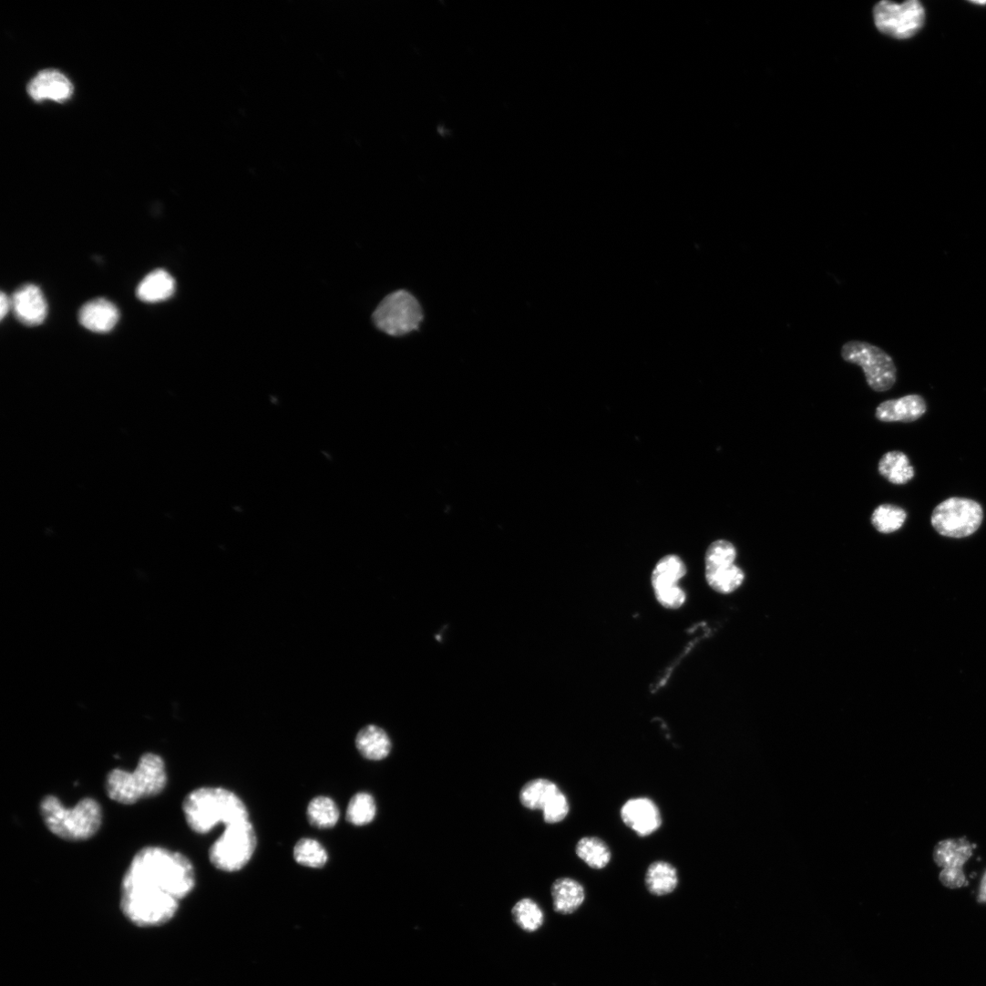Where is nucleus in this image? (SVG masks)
Here are the masks:
<instances>
[{
  "instance_id": "obj_27",
  "label": "nucleus",
  "mask_w": 986,
  "mask_h": 986,
  "mask_svg": "<svg viewBox=\"0 0 986 986\" xmlns=\"http://www.w3.org/2000/svg\"><path fill=\"white\" fill-rule=\"evenodd\" d=\"M906 519L904 509L893 505H881L874 510L870 521L878 533L888 535L899 531Z\"/></svg>"
},
{
  "instance_id": "obj_28",
  "label": "nucleus",
  "mask_w": 986,
  "mask_h": 986,
  "mask_svg": "<svg viewBox=\"0 0 986 986\" xmlns=\"http://www.w3.org/2000/svg\"><path fill=\"white\" fill-rule=\"evenodd\" d=\"M293 858L303 867L321 868L328 861V853L319 841L302 838L294 846Z\"/></svg>"
},
{
  "instance_id": "obj_12",
  "label": "nucleus",
  "mask_w": 986,
  "mask_h": 986,
  "mask_svg": "<svg viewBox=\"0 0 986 986\" xmlns=\"http://www.w3.org/2000/svg\"><path fill=\"white\" fill-rule=\"evenodd\" d=\"M12 307L16 318L27 326L42 324L48 314V304L42 290L35 284L19 288L13 296Z\"/></svg>"
},
{
  "instance_id": "obj_7",
  "label": "nucleus",
  "mask_w": 986,
  "mask_h": 986,
  "mask_svg": "<svg viewBox=\"0 0 986 986\" xmlns=\"http://www.w3.org/2000/svg\"><path fill=\"white\" fill-rule=\"evenodd\" d=\"M422 320L419 303L403 290L388 294L373 314L375 326L391 336H403L418 329Z\"/></svg>"
},
{
  "instance_id": "obj_3",
  "label": "nucleus",
  "mask_w": 986,
  "mask_h": 986,
  "mask_svg": "<svg viewBox=\"0 0 986 986\" xmlns=\"http://www.w3.org/2000/svg\"><path fill=\"white\" fill-rule=\"evenodd\" d=\"M168 775L163 758L148 753L141 756L133 772L112 770L106 780V791L110 799L123 805H134L153 797L166 788Z\"/></svg>"
},
{
  "instance_id": "obj_20",
  "label": "nucleus",
  "mask_w": 986,
  "mask_h": 986,
  "mask_svg": "<svg viewBox=\"0 0 986 986\" xmlns=\"http://www.w3.org/2000/svg\"><path fill=\"white\" fill-rule=\"evenodd\" d=\"M878 473L892 484L903 485L914 478V467L907 455L894 450L884 454L878 465Z\"/></svg>"
},
{
  "instance_id": "obj_29",
  "label": "nucleus",
  "mask_w": 986,
  "mask_h": 986,
  "mask_svg": "<svg viewBox=\"0 0 986 986\" xmlns=\"http://www.w3.org/2000/svg\"><path fill=\"white\" fill-rule=\"evenodd\" d=\"M376 805L374 797L365 792L355 794L346 808V820L354 826H365L375 817Z\"/></svg>"
},
{
  "instance_id": "obj_24",
  "label": "nucleus",
  "mask_w": 986,
  "mask_h": 986,
  "mask_svg": "<svg viewBox=\"0 0 986 986\" xmlns=\"http://www.w3.org/2000/svg\"><path fill=\"white\" fill-rule=\"evenodd\" d=\"M307 819L317 828L334 827L340 818V810L335 802L328 796L314 797L307 807Z\"/></svg>"
},
{
  "instance_id": "obj_14",
  "label": "nucleus",
  "mask_w": 986,
  "mask_h": 986,
  "mask_svg": "<svg viewBox=\"0 0 986 986\" xmlns=\"http://www.w3.org/2000/svg\"><path fill=\"white\" fill-rule=\"evenodd\" d=\"M926 410L927 405L922 396L908 395L880 403L875 415L882 422L910 423L920 418Z\"/></svg>"
},
{
  "instance_id": "obj_22",
  "label": "nucleus",
  "mask_w": 986,
  "mask_h": 986,
  "mask_svg": "<svg viewBox=\"0 0 986 986\" xmlns=\"http://www.w3.org/2000/svg\"><path fill=\"white\" fill-rule=\"evenodd\" d=\"M737 550L729 541L717 540L705 554V577L726 572L735 566Z\"/></svg>"
},
{
  "instance_id": "obj_33",
  "label": "nucleus",
  "mask_w": 986,
  "mask_h": 986,
  "mask_svg": "<svg viewBox=\"0 0 986 986\" xmlns=\"http://www.w3.org/2000/svg\"><path fill=\"white\" fill-rule=\"evenodd\" d=\"M979 901L986 903V872L984 873L980 886Z\"/></svg>"
},
{
  "instance_id": "obj_18",
  "label": "nucleus",
  "mask_w": 986,
  "mask_h": 986,
  "mask_svg": "<svg viewBox=\"0 0 986 986\" xmlns=\"http://www.w3.org/2000/svg\"><path fill=\"white\" fill-rule=\"evenodd\" d=\"M175 291L174 278L167 271L159 269L144 278L138 287L137 295L142 302L156 303L169 299Z\"/></svg>"
},
{
  "instance_id": "obj_31",
  "label": "nucleus",
  "mask_w": 986,
  "mask_h": 986,
  "mask_svg": "<svg viewBox=\"0 0 986 986\" xmlns=\"http://www.w3.org/2000/svg\"><path fill=\"white\" fill-rule=\"evenodd\" d=\"M940 880L945 887L950 888H959L968 884L961 868H942L940 873Z\"/></svg>"
},
{
  "instance_id": "obj_2",
  "label": "nucleus",
  "mask_w": 986,
  "mask_h": 986,
  "mask_svg": "<svg viewBox=\"0 0 986 986\" xmlns=\"http://www.w3.org/2000/svg\"><path fill=\"white\" fill-rule=\"evenodd\" d=\"M186 821L192 831L208 834L218 825L224 827L250 819L245 803L223 787L204 786L190 792L183 801Z\"/></svg>"
},
{
  "instance_id": "obj_5",
  "label": "nucleus",
  "mask_w": 986,
  "mask_h": 986,
  "mask_svg": "<svg viewBox=\"0 0 986 986\" xmlns=\"http://www.w3.org/2000/svg\"><path fill=\"white\" fill-rule=\"evenodd\" d=\"M257 847V835L250 819L225 827L222 835L212 844L209 857L211 864L225 872L242 869Z\"/></svg>"
},
{
  "instance_id": "obj_19",
  "label": "nucleus",
  "mask_w": 986,
  "mask_h": 986,
  "mask_svg": "<svg viewBox=\"0 0 986 986\" xmlns=\"http://www.w3.org/2000/svg\"><path fill=\"white\" fill-rule=\"evenodd\" d=\"M975 847L964 837L942 840L935 847L933 858L936 864L942 868H962Z\"/></svg>"
},
{
  "instance_id": "obj_15",
  "label": "nucleus",
  "mask_w": 986,
  "mask_h": 986,
  "mask_svg": "<svg viewBox=\"0 0 986 986\" xmlns=\"http://www.w3.org/2000/svg\"><path fill=\"white\" fill-rule=\"evenodd\" d=\"M118 308L106 299H96L86 303L79 313V321L87 329L105 334L112 331L119 321Z\"/></svg>"
},
{
  "instance_id": "obj_17",
  "label": "nucleus",
  "mask_w": 986,
  "mask_h": 986,
  "mask_svg": "<svg viewBox=\"0 0 986 986\" xmlns=\"http://www.w3.org/2000/svg\"><path fill=\"white\" fill-rule=\"evenodd\" d=\"M355 746L365 758L379 761L388 756L392 744L385 730L370 724L359 731L355 738Z\"/></svg>"
},
{
  "instance_id": "obj_11",
  "label": "nucleus",
  "mask_w": 986,
  "mask_h": 986,
  "mask_svg": "<svg viewBox=\"0 0 986 986\" xmlns=\"http://www.w3.org/2000/svg\"><path fill=\"white\" fill-rule=\"evenodd\" d=\"M621 818L626 826L640 837H648L662 826L659 807L650 798L638 797L627 801L621 808Z\"/></svg>"
},
{
  "instance_id": "obj_1",
  "label": "nucleus",
  "mask_w": 986,
  "mask_h": 986,
  "mask_svg": "<svg viewBox=\"0 0 986 986\" xmlns=\"http://www.w3.org/2000/svg\"><path fill=\"white\" fill-rule=\"evenodd\" d=\"M195 885V868L188 857L152 846L133 858L123 878L121 895L180 900Z\"/></svg>"
},
{
  "instance_id": "obj_23",
  "label": "nucleus",
  "mask_w": 986,
  "mask_h": 986,
  "mask_svg": "<svg viewBox=\"0 0 986 986\" xmlns=\"http://www.w3.org/2000/svg\"><path fill=\"white\" fill-rule=\"evenodd\" d=\"M560 789L548 779H535L527 783L520 792V800L530 810H543L549 800Z\"/></svg>"
},
{
  "instance_id": "obj_30",
  "label": "nucleus",
  "mask_w": 986,
  "mask_h": 986,
  "mask_svg": "<svg viewBox=\"0 0 986 986\" xmlns=\"http://www.w3.org/2000/svg\"><path fill=\"white\" fill-rule=\"evenodd\" d=\"M544 819L549 824L563 821L570 813V803L565 794L560 790L542 810Z\"/></svg>"
},
{
  "instance_id": "obj_25",
  "label": "nucleus",
  "mask_w": 986,
  "mask_h": 986,
  "mask_svg": "<svg viewBox=\"0 0 986 986\" xmlns=\"http://www.w3.org/2000/svg\"><path fill=\"white\" fill-rule=\"evenodd\" d=\"M577 855L591 868L601 869L606 868L611 860V851L609 846L601 838L586 837L581 838L577 845Z\"/></svg>"
},
{
  "instance_id": "obj_10",
  "label": "nucleus",
  "mask_w": 986,
  "mask_h": 986,
  "mask_svg": "<svg viewBox=\"0 0 986 986\" xmlns=\"http://www.w3.org/2000/svg\"><path fill=\"white\" fill-rule=\"evenodd\" d=\"M687 575V567L676 555L662 558L652 574V585L659 604L667 610H679L686 602L687 595L680 587Z\"/></svg>"
},
{
  "instance_id": "obj_26",
  "label": "nucleus",
  "mask_w": 986,
  "mask_h": 986,
  "mask_svg": "<svg viewBox=\"0 0 986 986\" xmlns=\"http://www.w3.org/2000/svg\"><path fill=\"white\" fill-rule=\"evenodd\" d=\"M512 916L516 924L529 933L539 930L545 923L543 909L529 898L522 899L516 903L512 909Z\"/></svg>"
},
{
  "instance_id": "obj_6",
  "label": "nucleus",
  "mask_w": 986,
  "mask_h": 986,
  "mask_svg": "<svg viewBox=\"0 0 986 986\" xmlns=\"http://www.w3.org/2000/svg\"><path fill=\"white\" fill-rule=\"evenodd\" d=\"M841 356L846 362L863 369L872 390L885 392L895 385L897 369L893 359L879 347L866 342L851 341L843 345Z\"/></svg>"
},
{
  "instance_id": "obj_32",
  "label": "nucleus",
  "mask_w": 986,
  "mask_h": 986,
  "mask_svg": "<svg viewBox=\"0 0 986 986\" xmlns=\"http://www.w3.org/2000/svg\"><path fill=\"white\" fill-rule=\"evenodd\" d=\"M12 307V300L3 292L0 296V318L4 320Z\"/></svg>"
},
{
  "instance_id": "obj_16",
  "label": "nucleus",
  "mask_w": 986,
  "mask_h": 986,
  "mask_svg": "<svg viewBox=\"0 0 986 986\" xmlns=\"http://www.w3.org/2000/svg\"><path fill=\"white\" fill-rule=\"evenodd\" d=\"M554 909L561 914H572L584 903V887L576 879L562 878L556 880L551 888Z\"/></svg>"
},
{
  "instance_id": "obj_13",
  "label": "nucleus",
  "mask_w": 986,
  "mask_h": 986,
  "mask_svg": "<svg viewBox=\"0 0 986 986\" xmlns=\"http://www.w3.org/2000/svg\"><path fill=\"white\" fill-rule=\"evenodd\" d=\"M29 96L36 102L65 103L74 94V86L61 72L46 70L39 73L28 86Z\"/></svg>"
},
{
  "instance_id": "obj_21",
  "label": "nucleus",
  "mask_w": 986,
  "mask_h": 986,
  "mask_svg": "<svg viewBox=\"0 0 986 986\" xmlns=\"http://www.w3.org/2000/svg\"><path fill=\"white\" fill-rule=\"evenodd\" d=\"M645 882L648 890L655 896L671 894L679 884L677 869L669 862L656 861L649 867Z\"/></svg>"
},
{
  "instance_id": "obj_8",
  "label": "nucleus",
  "mask_w": 986,
  "mask_h": 986,
  "mask_svg": "<svg viewBox=\"0 0 986 986\" xmlns=\"http://www.w3.org/2000/svg\"><path fill=\"white\" fill-rule=\"evenodd\" d=\"M982 519L983 511L977 502L952 498L935 508L930 522L932 528L942 537L964 539L980 529Z\"/></svg>"
},
{
  "instance_id": "obj_9",
  "label": "nucleus",
  "mask_w": 986,
  "mask_h": 986,
  "mask_svg": "<svg viewBox=\"0 0 986 986\" xmlns=\"http://www.w3.org/2000/svg\"><path fill=\"white\" fill-rule=\"evenodd\" d=\"M874 22L882 34L899 40L908 39L922 28L925 12L916 0L902 5L882 2L874 9Z\"/></svg>"
},
{
  "instance_id": "obj_4",
  "label": "nucleus",
  "mask_w": 986,
  "mask_h": 986,
  "mask_svg": "<svg viewBox=\"0 0 986 986\" xmlns=\"http://www.w3.org/2000/svg\"><path fill=\"white\" fill-rule=\"evenodd\" d=\"M40 811L47 828L64 840H88L102 826V807L90 797L82 799L74 807H67L56 796H47L41 802Z\"/></svg>"
}]
</instances>
